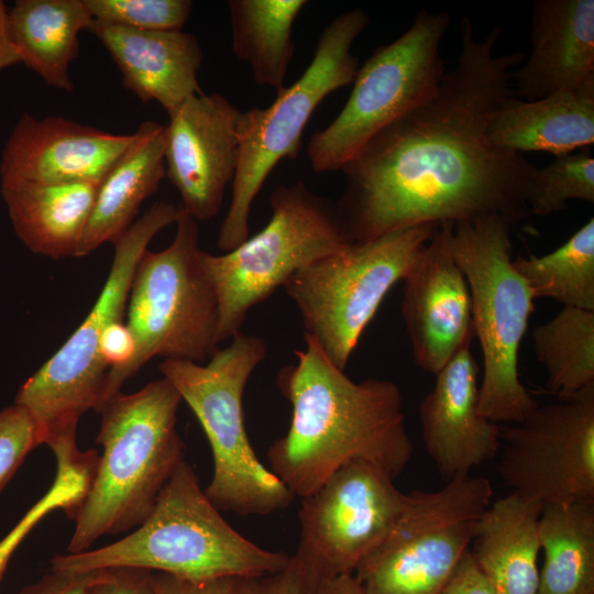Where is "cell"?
<instances>
[{
  "mask_svg": "<svg viewBox=\"0 0 594 594\" xmlns=\"http://www.w3.org/2000/svg\"><path fill=\"white\" fill-rule=\"evenodd\" d=\"M43 443V431L26 408L14 404L0 410V492L26 455Z\"/></svg>",
  "mask_w": 594,
  "mask_h": 594,
  "instance_id": "cell-34",
  "label": "cell"
},
{
  "mask_svg": "<svg viewBox=\"0 0 594 594\" xmlns=\"http://www.w3.org/2000/svg\"><path fill=\"white\" fill-rule=\"evenodd\" d=\"M152 571L132 566H114L98 571L80 594H153Z\"/></svg>",
  "mask_w": 594,
  "mask_h": 594,
  "instance_id": "cell-36",
  "label": "cell"
},
{
  "mask_svg": "<svg viewBox=\"0 0 594 594\" xmlns=\"http://www.w3.org/2000/svg\"><path fill=\"white\" fill-rule=\"evenodd\" d=\"M369 23L367 13L361 9L337 15L322 31L312 59L299 79L277 91L270 107L242 111L231 201L217 239L221 251L228 252L249 238L255 197L282 160L298 156L302 132L318 105L353 82L359 59L352 54V46Z\"/></svg>",
  "mask_w": 594,
  "mask_h": 594,
  "instance_id": "cell-9",
  "label": "cell"
},
{
  "mask_svg": "<svg viewBox=\"0 0 594 594\" xmlns=\"http://www.w3.org/2000/svg\"><path fill=\"white\" fill-rule=\"evenodd\" d=\"M452 222L440 223L405 276L402 315L415 363L437 374L474 338L472 300L451 250Z\"/></svg>",
  "mask_w": 594,
  "mask_h": 594,
  "instance_id": "cell-17",
  "label": "cell"
},
{
  "mask_svg": "<svg viewBox=\"0 0 594 594\" xmlns=\"http://www.w3.org/2000/svg\"><path fill=\"white\" fill-rule=\"evenodd\" d=\"M406 501L395 480L375 465H343L301 498L300 540L293 560L316 584L353 574L388 534Z\"/></svg>",
  "mask_w": 594,
  "mask_h": 594,
  "instance_id": "cell-14",
  "label": "cell"
},
{
  "mask_svg": "<svg viewBox=\"0 0 594 594\" xmlns=\"http://www.w3.org/2000/svg\"><path fill=\"white\" fill-rule=\"evenodd\" d=\"M436 594H499L471 554L470 548L460 558Z\"/></svg>",
  "mask_w": 594,
  "mask_h": 594,
  "instance_id": "cell-37",
  "label": "cell"
},
{
  "mask_svg": "<svg viewBox=\"0 0 594 594\" xmlns=\"http://www.w3.org/2000/svg\"><path fill=\"white\" fill-rule=\"evenodd\" d=\"M265 341L237 333L207 364L164 360L160 371L197 417L211 448L213 473L204 490L220 512L267 515L288 507L295 496L257 458L245 428L248 381L266 358Z\"/></svg>",
  "mask_w": 594,
  "mask_h": 594,
  "instance_id": "cell-5",
  "label": "cell"
},
{
  "mask_svg": "<svg viewBox=\"0 0 594 594\" xmlns=\"http://www.w3.org/2000/svg\"><path fill=\"white\" fill-rule=\"evenodd\" d=\"M182 402L163 376L134 393L116 394L98 410L102 454L85 497L68 515L75 528L67 553L87 551L105 535L132 531L147 517L185 460L177 431Z\"/></svg>",
  "mask_w": 594,
  "mask_h": 594,
  "instance_id": "cell-3",
  "label": "cell"
},
{
  "mask_svg": "<svg viewBox=\"0 0 594 594\" xmlns=\"http://www.w3.org/2000/svg\"><path fill=\"white\" fill-rule=\"evenodd\" d=\"M542 506L515 493L482 513L470 549L499 594H537Z\"/></svg>",
  "mask_w": 594,
  "mask_h": 594,
  "instance_id": "cell-25",
  "label": "cell"
},
{
  "mask_svg": "<svg viewBox=\"0 0 594 594\" xmlns=\"http://www.w3.org/2000/svg\"><path fill=\"white\" fill-rule=\"evenodd\" d=\"M460 30L458 61L435 92L340 169L345 186L336 207L352 243L426 223L497 215L514 224L529 215L536 166L487 135L514 96L512 76L524 55L496 53L498 26L479 37L465 15Z\"/></svg>",
  "mask_w": 594,
  "mask_h": 594,
  "instance_id": "cell-1",
  "label": "cell"
},
{
  "mask_svg": "<svg viewBox=\"0 0 594 594\" xmlns=\"http://www.w3.org/2000/svg\"><path fill=\"white\" fill-rule=\"evenodd\" d=\"M450 24L449 13L422 9L399 37L359 66L344 107L309 140L316 173L340 170L378 132L435 92L447 72L440 44Z\"/></svg>",
  "mask_w": 594,
  "mask_h": 594,
  "instance_id": "cell-12",
  "label": "cell"
},
{
  "mask_svg": "<svg viewBox=\"0 0 594 594\" xmlns=\"http://www.w3.org/2000/svg\"><path fill=\"white\" fill-rule=\"evenodd\" d=\"M573 199L594 202V158L588 147L536 167L529 182V213L548 216L565 209Z\"/></svg>",
  "mask_w": 594,
  "mask_h": 594,
  "instance_id": "cell-31",
  "label": "cell"
},
{
  "mask_svg": "<svg viewBox=\"0 0 594 594\" xmlns=\"http://www.w3.org/2000/svg\"><path fill=\"white\" fill-rule=\"evenodd\" d=\"M198 239L197 221L180 209L170 244L141 256L125 309L135 351L125 367L107 375L106 402L154 356L201 363L219 349L218 300Z\"/></svg>",
  "mask_w": 594,
  "mask_h": 594,
  "instance_id": "cell-8",
  "label": "cell"
},
{
  "mask_svg": "<svg viewBox=\"0 0 594 594\" xmlns=\"http://www.w3.org/2000/svg\"><path fill=\"white\" fill-rule=\"evenodd\" d=\"M92 16L84 0H16L9 28L20 62L46 85L72 92L69 66L79 55V33Z\"/></svg>",
  "mask_w": 594,
  "mask_h": 594,
  "instance_id": "cell-26",
  "label": "cell"
},
{
  "mask_svg": "<svg viewBox=\"0 0 594 594\" xmlns=\"http://www.w3.org/2000/svg\"><path fill=\"white\" fill-rule=\"evenodd\" d=\"M530 41L513 72L516 98L535 101L594 77V0H535Z\"/></svg>",
  "mask_w": 594,
  "mask_h": 594,
  "instance_id": "cell-21",
  "label": "cell"
},
{
  "mask_svg": "<svg viewBox=\"0 0 594 594\" xmlns=\"http://www.w3.org/2000/svg\"><path fill=\"white\" fill-rule=\"evenodd\" d=\"M135 140L98 185L94 207L78 244L82 257L100 245L117 242L132 226L143 201L166 177V125L144 121Z\"/></svg>",
  "mask_w": 594,
  "mask_h": 594,
  "instance_id": "cell-23",
  "label": "cell"
},
{
  "mask_svg": "<svg viewBox=\"0 0 594 594\" xmlns=\"http://www.w3.org/2000/svg\"><path fill=\"white\" fill-rule=\"evenodd\" d=\"M98 571L68 573L51 569L41 579L25 585L16 594H80L95 580Z\"/></svg>",
  "mask_w": 594,
  "mask_h": 594,
  "instance_id": "cell-40",
  "label": "cell"
},
{
  "mask_svg": "<svg viewBox=\"0 0 594 594\" xmlns=\"http://www.w3.org/2000/svg\"><path fill=\"white\" fill-rule=\"evenodd\" d=\"M267 224L234 249L201 262L218 300V340L241 331L249 311L300 270L351 242L336 204L301 183L277 186Z\"/></svg>",
  "mask_w": 594,
  "mask_h": 594,
  "instance_id": "cell-10",
  "label": "cell"
},
{
  "mask_svg": "<svg viewBox=\"0 0 594 594\" xmlns=\"http://www.w3.org/2000/svg\"><path fill=\"white\" fill-rule=\"evenodd\" d=\"M539 539L537 594H594V503L543 506Z\"/></svg>",
  "mask_w": 594,
  "mask_h": 594,
  "instance_id": "cell-28",
  "label": "cell"
},
{
  "mask_svg": "<svg viewBox=\"0 0 594 594\" xmlns=\"http://www.w3.org/2000/svg\"><path fill=\"white\" fill-rule=\"evenodd\" d=\"M497 147L521 154L541 151L556 157L594 143V77L575 87L525 101L510 97L487 129Z\"/></svg>",
  "mask_w": 594,
  "mask_h": 594,
  "instance_id": "cell-22",
  "label": "cell"
},
{
  "mask_svg": "<svg viewBox=\"0 0 594 594\" xmlns=\"http://www.w3.org/2000/svg\"><path fill=\"white\" fill-rule=\"evenodd\" d=\"M92 475L94 470L86 462L73 459L56 461V474L51 487L0 540V580L26 535L46 515L58 508L72 513L85 497Z\"/></svg>",
  "mask_w": 594,
  "mask_h": 594,
  "instance_id": "cell-32",
  "label": "cell"
},
{
  "mask_svg": "<svg viewBox=\"0 0 594 594\" xmlns=\"http://www.w3.org/2000/svg\"><path fill=\"white\" fill-rule=\"evenodd\" d=\"M493 488L464 475L437 491L413 490L394 526L353 572L366 594H436L469 549Z\"/></svg>",
  "mask_w": 594,
  "mask_h": 594,
  "instance_id": "cell-13",
  "label": "cell"
},
{
  "mask_svg": "<svg viewBox=\"0 0 594 594\" xmlns=\"http://www.w3.org/2000/svg\"><path fill=\"white\" fill-rule=\"evenodd\" d=\"M92 20L142 31H182L189 0H84Z\"/></svg>",
  "mask_w": 594,
  "mask_h": 594,
  "instance_id": "cell-33",
  "label": "cell"
},
{
  "mask_svg": "<svg viewBox=\"0 0 594 594\" xmlns=\"http://www.w3.org/2000/svg\"><path fill=\"white\" fill-rule=\"evenodd\" d=\"M135 343L131 331L123 321H116L103 331L100 355L109 367L107 375L125 367L134 355Z\"/></svg>",
  "mask_w": 594,
  "mask_h": 594,
  "instance_id": "cell-39",
  "label": "cell"
},
{
  "mask_svg": "<svg viewBox=\"0 0 594 594\" xmlns=\"http://www.w3.org/2000/svg\"><path fill=\"white\" fill-rule=\"evenodd\" d=\"M477 377V363L465 348L436 374L420 402L426 451L447 481L493 460L501 446V428L479 413Z\"/></svg>",
  "mask_w": 594,
  "mask_h": 594,
  "instance_id": "cell-19",
  "label": "cell"
},
{
  "mask_svg": "<svg viewBox=\"0 0 594 594\" xmlns=\"http://www.w3.org/2000/svg\"><path fill=\"white\" fill-rule=\"evenodd\" d=\"M512 226L494 215L453 223L451 234L453 257L470 288L474 337L483 358L477 409L495 424L521 422L538 406L519 378L520 344L536 297L513 265Z\"/></svg>",
  "mask_w": 594,
  "mask_h": 594,
  "instance_id": "cell-6",
  "label": "cell"
},
{
  "mask_svg": "<svg viewBox=\"0 0 594 594\" xmlns=\"http://www.w3.org/2000/svg\"><path fill=\"white\" fill-rule=\"evenodd\" d=\"M439 224L426 223L350 243L317 260L284 285L305 337L344 370L388 292L413 267Z\"/></svg>",
  "mask_w": 594,
  "mask_h": 594,
  "instance_id": "cell-11",
  "label": "cell"
},
{
  "mask_svg": "<svg viewBox=\"0 0 594 594\" xmlns=\"http://www.w3.org/2000/svg\"><path fill=\"white\" fill-rule=\"evenodd\" d=\"M122 75L123 86L142 102H157L168 114L202 94L198 72L202 51L183 31H142L92 20L88 29Z\"/></svg>",
  "mask_w": 594,
  "mask_h": 594,
  "instance_id": "cell-20",
  "label": "cell"
},
{
  "mask_svg": "<svg viewBox=\"0 0 594 594\" xmlns=\"http://www.w3.org/2000/svg\"><path fill=\"white\" fill-rule=\"evenodd\" d=\"M499 474L512 493L540 504L594 503V384L537 406L501 429Z\"/></svg>",
  "mask_w": 594,
  "mask_h": 594,
  "instance_id": "cell-15",
  "label": "cell"
},
{
  "mask_svg": "<svg viewBox=\"0 0 594 594\" xmlns=\"http://www.w3.org/2000/svg\"><path fill=\"white\" fill-rule=\"evenodd\" d=\"M289 559L257 546L227 522L184 460L141 525L110 544L56 554L51 569L87 573L132 566L188 580L239 579L278 572Z\"/></svg>",
  "mask_w": 594,
  "mask_h": 594,
  "instance_id": "cell-4",
  "label": "cell"
},
{
  "mask_svg": "<svg viewBox=\"0 0 594 594\" xmlns=\"http://www.w3.org/2000/svg\"><path fill=\"white\" fill-rule=\"evenodd\" d=\"M314 594H366L353 574H343L320 581Z\"/></svg>",
  "mask_w": 594,
  "mask_h": 594,
  "instance_id": "cell-42",
  "label": "cell"
},
{
  "mask_svg": "<svg viewBox=\"0 0 594 594\" xmlns=\"http://www.w3.org/2000/svg\"><path fill=\"white\" fill-rule=\"evenodd\" d=\"M135 140L91 125L25 112L8 138L0 162L1 183L99 184Z\"/></svg>",
  "mask_w": 594,
  "mask_h": 594,
  "instance_id": "cell-18",
  "label": "cell"
},
{
  "mask_svg": "<svg viewBox=\"0 0 594 594\" xmlns=\"http://www.w3.org/2000/svg\"><path fill=\"white\" fill-rule=\"evenodd\" d=\"M233 580L219 578L188 580L162 572H152L153 594H231Z\"/></svg>",
  "mask_w": 594,
  "mask_h": 594,
  "instance_id": "cell-38",
  "label": "cell"
},
{
  "mask_svg": "<svg viewBox=\"0 0 594 594\" xmlns=\"http://www.w3.org/2000/svg\"><path fill=\"white\" fill-rule=\"evenodd\" d=\"M20 62L19 52L13 44L9 28V10L0 0V73Z\"/></svg>",
  "mask_w": 594,
  "mask_h": 594,
  "instance_id": "cell-41",
  "label": "cell"
},
{
  "mask_svg": "<svg viewBox=\"0 0 594 594\" xmlns=\"http://www.w3.org/2000/svg\"><path fill=\"white\" fill-rule=\"evenodd\" d=\"M180 207L157 201L113 243L114 254L91 310L67 341L20 387L14 404L36 419L44 443L76 439L80 417L106 402L109 367L100 355L103 331L122 321L135 267L152 239L176 223Z\"/></svg>",
  "mask_w": 594,
  "mask_h": 594,
  "instance_id": "cell-7",
  "label": "cell"
},
{
  "mask_svg": "<svg viewBox=\"0 0 594 594\" xmlns=\"http://www.w3.org/2000/svg\"><path fill=\"white\" fill-rule=\"evenodd\" d=\"M241 113L224 96L202 92L168 114L166 177L179 193L180 209L196 221L217 216L234 178Z\"/></svg>",
  "mask_w": 594,
  "mask_h": 594,
  "instance_id": "cell-16",
  "label": "cell"
},
{
  "mask_svg": "<svg viewBox=\"0 0 594 594\" xmlns=\"http://www.w3.org/2000/svg\"><path fill=\"white\" fill-rule=\"evenodd\" d=\"M98 185L7 182L1 194L23 244L35 254L62 260L76 256Z\"/></svg>",
  "mask_w": 594,
  "mask_h": 594,
  "instance_id": "cell-24",
  "label": "cell"
},
{
  "mask_svg": "<svg viewBox=\"0 0 594 594\" xmlns=\"http://www.w3.org/2000/svg\"><path fill=\"white\" fill-rule=\"evenodd\" d=\"M537 360L547 387L562 399L594 384V311L563 307L532 331Z\"/></svg>",
  "mask_w": 594,
  "mask_h": 594,
  "instance_id": "cell-29",
  "label": "cell"
},
{
  "mask_svg": "<svg viewBox=\"0 0 594 594\" xmlns=\"http://www.w3.org/2000/svg\"><path fill=\"white\" fill-rule=\"evenodd\" d=\"M295 355L277 375L292 421L267 450L268 469L300 498L352 461L369 462L396 480L414 453L398 385L351 380L307 337Z\"/></svg>",
  "mask_w": 594,
  "mask_h": 594,
  "instance_id": "cell-2",
  "label": "cell"
},
{
  "mask_svg": "<svg viewBox=\"0 0 594 594\" xmlns=\"http://www.w3.org/2000/svg\"><path fill=\"white\" fill-rule=\"evenodd\" d=\"M305 0H229L232 52L254 81L279 91L294 55L293 25Z\"/></svg>",
  "mask_w": 594,
  "mask_h": 594,
  "instance_id": "cell-27",
  "label": "cell"
},
{
  "mask_svg": "<svg viewBox=\"0 0 594 594\" xmlns=\"http://www.w3.org/2000/svg\"><path fill=\"white\" fill-rule=\"evenodd\" d=\"M513 265L536 298L594 311V218L554 251L518 256Z\"/></svg>",
  "mask_w": 594,
  "mask_h": 594,
  "instance_id": "cell-30",
  "label": "cell"
},
{
  "mask_svg": "<svg viewBox=\"0 0 594 594\" xmlns=\"http://www.w3.org/2000/svg\"><path fill=\"white\" fill-rule=\"evenodd\" d=\"M316 586L290 556L287 565L278 572L234 579L231 594H314Z\"/></svg>",
  "mask_w": 594,
  "mask_h": 594,
  "instance_id": "cell-35",
  "label": "cell"
}]
</instances>
